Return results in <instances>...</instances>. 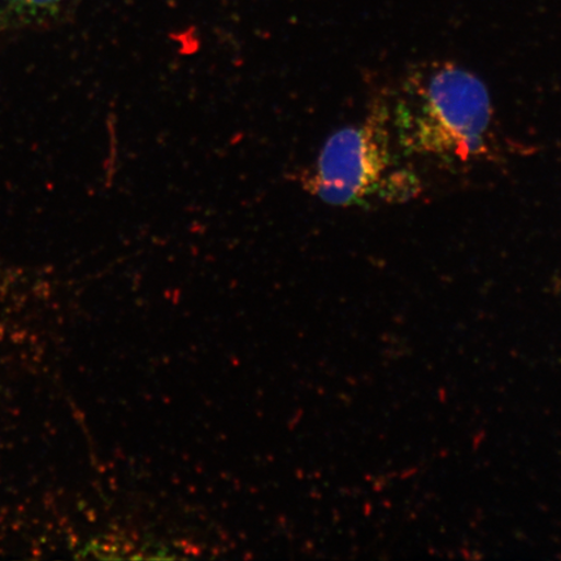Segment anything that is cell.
Wrapping results in <instances>:
<instances>
[{"instance_id":"3957f363","label":"cell","mask_w":561,"mask_h":561,"mask_svg":"<svg viewBox=\"0 0 561 561\" xmlns=\"http://www.w3.org/2000/svg\"><path fill=\"white\" fill-rule=\"evenodd\" d=\"M4 2L20 7V9L46 10L58 5L62 0H4Z\"/></svg>"},{"instance_id":"7a4b0ae2","label":"cell","mask_w":561,"mask_h":561,"mask_svg":"<svg viewBox=\"0 0 561 561\" xmlns=\"http://www.w3.org/2000/svg\"><path fill=\"white\" fill-rule=\"evenodd\" d=\"M390 122L388 105L377 104L362 124L335 131L306 175V188L336 207L362 205L376 193L382 198L409 196L416 181L407 173L385 180L391 160Z\"/></svg>"},{"instance_id":"6da1fadb","label":"cell","mask_w":561,"mask_h":561,"mask_svg":"<svg viewBox=\"0 0 561 561\" xmlns=\"http://www.w3.org/2000/svg\"><path fill=\"white\" fill-rule=\"evenodd\" d=\"M491 124L486 87L450 62L412 73L394 111V128L407 151L460 161L489 156Z\"/></svg>"}]
</instances>
